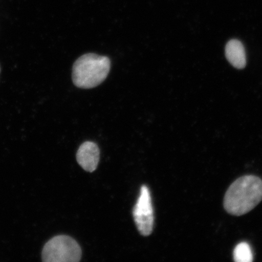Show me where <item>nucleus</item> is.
<instances>
[{
  "instance_id": "1",
  "label": "nucleus",
  "mask_w": 262,
  "mask_h": 262,
  "mask_svg": "<svg viewBox=\"0 0 262 262\" xmlns=\"http://www.w3.org/2000/svg\"><path fill=\"white\" fill-rule=\"evenodd\" d=\"M262 201V180L254 176L238 179L228 189L224 208L229 214L241 216L247 214Z\"/></svg>"
},
{
  "instance_id": "2",
  "label": "nucleus",
  "mask_w": 262,
  "mask_h": 262,
  "mask_svg": "<svg viewBox=\"0 0 262 262\" xmlns=\"http://www.w3.org/2000/svg\"><path fill=\"white\" fill-rule=\"evenodd\" d=\"M110 70L109 58L96 54H84L78 58L73 66V83L78 88L91 89L102 83Z\"/></svg>"
},
{
  "instance_id": "3",
  "label": "nucleus",
  "mask_w": 262,
  "mask_h": 262,
  "mask_svg": "<svg viewBox=\"0 0 262 262\" xmlns=\"http://www.w3.org/2000/svg\"><path fill=\"white\" fill-rule=\"evenodd\" d=\"M81 254V247L74 238L60 235L45 244L41 256L45 262H78Z\"/></svg>"
},
{
  "instance_id": "4",
  "label": "nucleus",
  "mask_w": 262,
  "mask_h": 262,
  "mask_svg": "<svg viewBox=\"0 0 262 262\" xmlns=\"http://www.w3.org/2000/svg\"><path fill=\"white\" fill-rule=\"evenodd\" d=\"M133 217L141 235L148 236L151 234L155 225V216L151 196L148 188L145 185L141 188L138 201L133 209Z\"/></svg>"
},
{
  "instance_id": "5",
  "label": "nucleus",
  "mask_w": 262,
  "mask_h": 262,
  "mask_svg": "<svg viewBox=\"0 0 262 262\" xmlns=\"http://www.w3.org/2000/svg\"><path fill=\"white\" fill-rule=\"evenodd\" d=\"M99 160L100 149L96 143L84 142L78 150L77 162L86 171L94 172L97 168Z\"/></svg>"
},
{
  "instance_id": "6",
  "label": "nucleus",
  "mask_w": 262,
  "mask_h": 262,
  "mask_svg": "<svg viewBox=\"0 0 262 262\" xmlns=\"http://www.w3.org/2000/svg\"><path fill=\"white\" fill-rule=\"evenodd\" d=\"M225 55L228 61L237 69H243L247 64L244 46L242 42L233 39L228 42L225 47Z\"/></svg>"
},
{
  "instance_id": "7",
  "label": "nucleus",
  "mask_w": 262,
  "mask_h": 262,
  "mask_svg": "<svg viewBox=\"0 0 262 262\" xmlns=\"http://www.w3.org/2000/svg\"><path fill=\"white\" fill-rule=\"evenodd\" d=\"M233 255L236 262H251L253 260V251L250 245L246 242H242L235 247Z\"/></svg>"
},
{
  "instance_id": "8",
  "label": "nucleus",
  "mask_w": 262,
  "mask_h": 262,
  "mask_svg": "<svg viewBox=\"0 0 262 262\" xmlns=\"http://www.w3.org/2000/svg\"><path fill=\"white\" fill-rule=\"evenodd\" d=\"M0 72H1V68H0Z\"/></svg>"
}]
</instances>
